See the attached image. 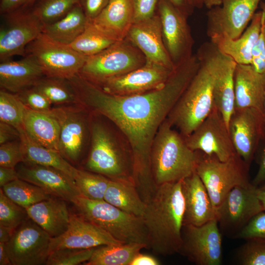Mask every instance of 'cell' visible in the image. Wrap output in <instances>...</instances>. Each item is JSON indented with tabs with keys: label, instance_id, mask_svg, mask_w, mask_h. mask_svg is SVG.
<instances>
[{
	"label": "cell",
	"instance_id": "obj_1",
	"mask_svg": "<svg viewBox=\"0 0 265 265\" xmlns=\"http://www.w3.org/2000/svg\"><path fill=\"white\" fill-rule=\"evenodd\" d=\"M196 54L176 66L162 86L146 93L119 96L106 92L79 74L68 79L79 103L104 116L122 132L129 143L132 177L142 198L148 201L156 186L151 151L156 134L199 67Z\"/></svg>",
	"mask_w": 265,
	"mask_h": 265
},
{
	"label": "cell",
	"instance_id": "obj_2",
	"mask_svg": "<svg viewBox=\"0 0 265 265\" xmlns=\"http://www.w3.org/2000/svg\"><path fill=\"white\" fill-rule=\"evenodd\" d=\"M182 180L156 186L146 203L142 217L148 248L156 254L167 256L178 253L181 246L185 214Z\"/></svg>",
	"mask_w": 265,
	"mask_h": 265
},
{
	"label": "cell",
	"instance_id": "obj_3",
	"mask_svg": "<svg viewBox=\"0 0 265 265\" xmlns=\"http://www.w3.org/2000/svg\"><path fill=\"white\" fill-rule=\"evenodd\" d=\"M216 50L211 41L204 43L198 49L196 54L199 68L167 118L184 137L197 128L214 106Z\"/></svg>",
	"mask_w": 265,
	"mask_h": 265
},
{
	"label": "cell",
	"instance_id": "obj_4",
	"mask_svg": "<svg viewBox=\"0 0 265 265\" xmlns=\"http://www.w3.org/2000/svg\"><path fill=\"white\" fill-rule=\"evenodd\" d=\"M198 152L166 118L159 127L151 151V171L156 186L182 180L195 172Z\"/></svg>",
	"mask_w": 265,
	"mask_h": 265
},
{
	"label": "cell",
	"instance_id": "obj_5",
	"mask_svg": "<svg viewBox=\"0 0 265 265\" xmlns=\"http://www.w3.org/2000/svg\"><path fill=\"white\" fill-rule=\"evenodd\" d=\"M77 214L103 229L122 243L136 242L148 246L142 217L127 213L103 200L78 196L72 203Z\"/></svg>",
	"mask_w": 265,
	"mask_h": 265
},
{
	"label": "cell",
	"instance_id": "obj_6",
	"mask_svg": "<svg viewBox=\"0 0 265 265\" xmlns=\"http://www.w3.org/2000/svg\"><path fill=\"white\" fill-rule=\"evenodd\" d=\"M198 152L195 172L204 184L215 211L237 186H247L249 167L236 153L226 161Z\"/></svg>",
	"mask_w": 265,
	"mask_h": 265
},
{
	"label": "cell",
	"instance_id": "obj_7",
	"mask_svg": "<svg viewBox=\"0 0 265 265\" xmlns=\"http://www.w3.org/2000/svg\"><path fill=\"white\" fill-rule=\"evenodd\" d=\"M90 135L91 147L85 170L112 180L134 183L132 161L117 145L108 129L101 122L92 121Z\"/></svg>",
	"mask_w": 265,
	"mask_h": 265
},
{
	"label": "cell",
	"instance_id": "obj_8",
	"mask_svg": "<svg viewBox=\"0 0 265 265\" xmlns=\"http://www.w3.org/2000/svg\"><path fill=\"white\" fill-rule=\"evenodd\" d=\"M146 58L128 39L88 56L79 74L93 83L121 76L144 65Z\"/></svg>",
	"mask_w": 265,
	"mask_h": 265
},
{
	"label": "cell",
	"instance_id": "obj_9",
	"mask_svg": "<svg viewBox=\"0 0 265 265\" xmlns=\"http://www.w3.org/2000/svg\"><path fill=\"white\" fill-rule=\"evenodd\" d=\"M33 57L45 76L69 79L79 73L87 56L70 45L56 41L41 33L26 49V56Z\"/></svg>",
	"mask_w": 265,
	"mask_h": 265
},
{
	"label": "cell",
	"instance_id": "obj_10",
	"mask_svg": "<svg viewBox=\"0 0 265 265\" xmlns=\"http://www.w3.org/2000/svg\"><path fill=\"white\" fill-rule=\"evenodd\" d=\"M258 190L251 183L235 186L227 194L216 211L222 234L235 238L253 217L264 211Z\"/></svg>",
	"mask_w": 265,
	"mask_h": 265
},
{
	"label": "cell",
	"instance_id": "obj_11",
	"mask_svg": "<svg viewBox=\"0 0 265 265\" xmlns=\"http://www.w3.org/2000/svg\"><path fill=\"white\" fill-rule=\"evenodd\" d=\"M178 253L197 265H220L222 262V236L217 220L201 226L184 225Z\"/></svg>",
	"mask_w": 265,
	"mask_h": 265
},
{
	"label": "cell",
	"instance_id": "obj_12",
	"mask_svg": "<svg viewBox=\"0 0 265 265\" xmlns=\"http://www.w3.org/2000/svg\"><path fill=\"white\" fill-rule=\"evenodd\" d=\"M80 104L53 107L50 112L60 127L59 152L70 163H77L85 145L90 131L86 113Z\"/></svg>",
	"mask_w": 265,
	"mask_h": 265
},
{
	"label": "cell",
	"instance_id": "obj_13",
	"mask_svg": "<svg viewBox=\"0 0 265 265\" xmlns=\"http://www.w3.org/2000/svg\"><path fill=\"white\" fill-rule=\"evenodd\" d=\"M262 0H222L208 9L207 34L211 39L224 35L239 37L250 24Z\"/></svg>",
	"mask_w": 265,
	"mask_h": 265
},
{
	"label": "cell",
	"instance_id": "obj_14",
	"mask_svg": "<svg viewBox=\"0 0 265 265\" xmlns=\"http://www.w3.org/2000/svg\"><path fill=\"white\" fill-rule=\"evenodd\" d=\"M52 237L28 217L6 243L12 265H46Z\"/></svg>",
	"mask_w": 265,
	"mask_h": 265
},
{
	"label": "cell",
	"instance_id": "obj_15",
	"mask_svg": "<svg viewBox=\"0 0 265 265\" xmlns=\"http://www.w3.org/2000/svg\"><path fill=\"white\" fill-rule=\"evenodd\" d=\"M185 138L192 150L214 156L221 161H226L237 153L228 128L214 105L207 117Z\"/></svg>",
	"mask_w": 265,
	"mask_h": 265
},
{
	"label": "cell",
	"instance_id": "obj_16",
	"mask_svg": "<svg viewBox=\"0 0 265 265\" xmlns=\"http://www.w3.org/2000/svg\"><path fill=\"white\" fill-rule=\"evenodd\" d=\"M228 129L236 153L250 167L265 139L264 113L252 107L235 108Z\"/></svg>",
	"mask_w": 265,
	"mask_h": 265
},
{
	"label": "cell",
	"instance_id": "obj_17",
	"mask_svg": "<svg viewBox=\"0 0 265 265\" xmlns=\"http://www.w3.org/2000/svg\"><path fill=\"white\" fill-rule=\"evenodd\" d=\"M157 13L165 47L176 66L193 55L194 41L188 18L166 0H159Z\"/></svg>",
	"mask_w": 265,
	"mask_h": 265
},
{
	"label": "cell",
	"instance_id": "obj_18",
	"mask_svg": "<svg viewBox=\"0 0 265 265\" xmlns=\"http://www.w3.org/2000/svg\"><path fill=\"white\" fill-rule=\"evenodd\" d=\"M174 69L147 61L141 67L126 74L92 83L115 95L140 94L164 85Z\"/></svg>",
	"mask_w": 265,
	"mask_h": 265
},
{
	"label": "cell",
	"instance_id": "obj_19",
	"mask_svg": "<svg viewBox=\"0 0 265 265\" xmlns=\"http://www.w3.org/2000/svg\"><path fill=\"white\" fill-rule=\"evenodd\" d=\"M4 16L0 30V60L15 55L26 56L27 45L42 33L44 25L30 10H21Z\"/></svg>",
	"mask_w": 265,
	"mask_h": 265
},
{
	"label": "cell",
	"instance_id": "obj_20",
	"mask_svg": "<svg viewBox=\"0 0 265 265\" xmlns=\"http://www.w3.org/2000/svg\"><path fill=\"white\" fill-rule=\"evenodd\" d=\"M19 178L34 184L52 196L73 203L79 196L74 180L55 168L23 161L15 167Z\"/></svg>",
	"mask_w": 265,
	"mask_h": 265
},
{
	"label": "cell",
	"instance_id": "obj_21",
	"mask_svg": "<svg viewBox=\"0 0 265 265\" xmlns=\"http://www.w3.org/2000/svg\"><path fill=\"white\" fill-rule=\"evenodd\" d=\"M122 242L106 231L78 214H71L66 231L60 236L52 238L50 252L65 248L88 249Z\"/></svg>",
	"mask_w": 265,
	"mask_h": 265
},
{
	"label": "cell",
	"instance_id": "obj_22",
	"mask_svg": "<svg viewBox=\"0 0 265 265\" xmlns=\"http://www.w3.org/2000/svg\"><path fill=\"white\" fill-rule=\"evenodd\" d=\"M126 38L140 50L147 61L172 70L175 68L163 43L160 21L157 12L151 18L133 23Z\"/></svg>",
	"mask_w": 265,
	"mask_h": 265
},
{
	"label": "cell",
	"instance_id": "obj_23",
	"mask_svg": "<svg viewBox=\"0 0 265 265\" xmlns=\"http://www.w3.org/2000/svg\"><path fill=\"white\" fill-rule=\"evenodd\" d=\"M182 191L185 202L184 225L201 226L216 218L207 190L196 172L182 180Z\"/></svg>",
	"mask_w": 265,
	"mask_h": 265
},
{
	"label": "cell",
	"instance_id": "obj_24",
	"mask_svg": "<svg viewBox=\"0 0 265 265\" xmlns=\"http://www.w3.org/2000/svg\"><path fill=\"white\" fill-rule=\"evenodd\" d=\"M235 108L252 107L264 113L265 74L250 64H237L234 75Z\"/></svg>",
	"mask_w": 265,
	"mask_h": 265
},
{
	"label": "cell",
	"instance_id": "obj_25",
	"mask_svg": "<svg viewBox=\"0 0 265 265\" xmlns=\"http://www.w3.org/2000/svg\"><path fill=\"white\" fill-rule=\"evenodd\" d=\"M236 65L234 60L222 53L217 48L213 103L221 112L228 128L235 110L234 75Z\"/></svg>",
	"mask_w": 265,
	"mask_h": 265
},
{
	"label": "cell",
	"instance_id": "obj_26",
	"mask_svg": "<svg viewBox=\"0 0 265 265\" xmlns=\"http://www.w3.org/2000/svg\"><path fill=\"white\" fill-rule=\"evenodd\" d=\"M45 76L40 65L30 56L26 55L19 60H5L0 63V89L14 94L33 86Z\"/></svg>",
	"mask_w": 265,
	"mask_h": 265
},
{
	"label": "cell",
	"instance_id": "obj_27",
	"mask_svg": "<svg viewBox=\"0 0 265 265\" xmlns=\"http://www.w3.org/2000/svg\"><path fill=\"white\" fill-rule=\"evenodd\" d=\"M133 21L132 0H109L102 12L88 22L110 38L119 41L126 38Z\"/></svg>",
	"mask_w": 265,
	"mask_h": 265
},
{
	"label": "cell",
	"instance_id": "obj_28",
	"mask_svg": "<svg viewBox=\"0 0 265 265\" xmlns=\"http://www.w3.org/2000/svg\"><path fill=\"white\" fill-rule=\"evenodd\" d=\"M263 12L255 13L250 24L236 39L224 35L216 36L211 41L224 54L230 57L238 64H250L252 49L259 38L262 29Z\"/></svg>",
	"mask_w": 265,
	"mask_h": 265
},
{
	"label": "cell",
	"instance_id": "obj_29",
	"mask_svg": "<svg viewBox=\"0 0 265 265\" xmlns=\"http://www.w3.org/2000/svg\"><path fill=\"white\" fill-rule=\"evenodd\" d=\"M28 217L52 238L64 233L69 226L71 215L66 201L52 196L26 209Z\"/></svg>",
	"mask_w": 265,
	"mask_h": 265
},
{
	"label": "cell",
	"instance_id": "obj_30",
	"mask_svg": "<svg viewBox=\"0 0 265 265\" xmlns=\"http://www.w3.org/2000/svg\"><path fill=\"white\" fill-rule=\"evenodd\" d=\"M23 128L36 143L59 151L60 127L50 113L36 111L26 107Z\"/></svg>",
	"mask_w": 265,
	"mask_h": 265
},
{
	"label": "cell",
	"instance_id": "obj_31",
	"mask_svg": "<svg viewBox=\"0 0 265 265\" xmlns=\"http://www.w3.org/2000/svg\"><path fill=\"white\" fill-rule=\"evenodd\" d=\"M18 130L24 150V161L55 168L74 180L78 169L67 161L59 151L36 143L27 135L23 127Z\"/></svg>",
	"mask_w": 265,
	"mask_h": 265
},
{
	"label": "cell",
	"instance_id": "obj_32",
	"mask_svg": "<svg viewBox=\"0 0 265 265\" xmlns=\"http://www.w3.org/2000/svg\"><path fill=\"white\" fill-rule=\"evenodd\" d=\"M104 200L129 214L142 217L146 203L133 183L110 180Z\"/></svg>",
	"mask_w": 265,
	"mask_h": 265
},
{
	"label": "cell",
	"instance_id": "obj_33",
	"mask_svg": "<svg viewBox=\"0 0 265 265\" xmlns=\"http://www.w3.org/2000/svg\"><path fill=\"white\" fill-rule=\"evenodd\" d=\"M87 22L80 5L78 4L61 19L44 25L42 33L56 41L70 45L84 31Z\"/></svg>",
	"mask_w": 265,
	"mask_h": 265
},
{
	"label": "cell",
	"instance_id": "obj_34",
	"mask_svg": "<svg viewBox=\"0 0 265 265\" xmlns=\"http://www.w3.org/2000/svg\"><path fill=\"white\" fill-rule=\"evenodd\" d=\"M146 244L131 242L110 244L98 246L84 265H130L134 256Z\"/></svg>",
	"mask_w": 265,
	"mask_h": 265
},
{
	"label": "cell",
	"instance_id": "obj_35",
	"mask_svg": "<svg viewBox=\"0 0 265 265\" xmlns=\"http://www.w3.org/2000/svg\"><path fill=\"white\" fill-rule=\"evenodd\" d=\"M34 86L55 106L79 104L76 92L68 79L45 76Z\"/></svg>",
	"mask_w": 265,
	"mask_h": 265
},
{
	"label": "cell",
	"instance_id": "obj_36",
	"mask_svg": "<svg viewBox=\"0 0 265 265\" xmlns=\"http://www.w3.org/2000/svg\"><path fill=\"white\" fill-rule=\"evenodd\" d=\"M1 188L9 199L26 209L52 196L41 187L20 178Z\"/></svg>",
	"mask_w": 265,
	"mask_h": 265
},
{
	"label": "cell",
	"instance_id": "obj_37",
	"mask_svg": "<svg viewBox=\"0 0 265 265\" xmlns=\"http://www.w3.org/2000/svg\"><path fill=\"white\" fill-rule=\"evenodd\" d=\"M116 42L88 21L84 31L69 45L76 52L88 57L103 51Z\"/></svg>",
	"mask_w": 265,
	"mask_h": 265
},
{
	"label": "cell",
	"instance_id": "obj_38",
	"mask_svg": "<svg viewBox=\"0 0 265 265\" xmlns=\"http://www.w3.org/2000/svg\"><path fill=\"white\" fill-rule=\"evenodd\" d=\"M109 178L86 170L79 169L74 178L80 196L94 200H103Z\"/></svg>",
	"mask_w": 265,
	"mask_h": 265
},
{
	"label": "cell",
	"instance_id": "obj_39",
	"mask_svg": "<svg viewBox=\"0 0 265 265\" xmlns=\"http://www.w3.org/2000/svg\"><path fill=\"white\" fill-rule=\"evenodd\" d=\"M78 4L79 0H39L31 11L45 25L61 19Z\"/></svg>",
	"mask_w": 265,
	"mask_h": 265
},
{
	"label": "cell",
	"instance_id": "obj_40",
	"mask_svg": "<svg viewBox=\"0 0 265 265\" xmlns=\"http://www.w3.org/2000/svg\"><path fill=\"white\" fill-rule=\"evenodd\" d=\"M26 107L14 93L0 90V121L10 124L18 130L23 127Z\"/></svg>",
	"mask_w": 265,
	"mask_h": 265
},
{
	"label": "cell",
	"instance_id": "obj_41",
	"mask_svg": "<svg viewBox=\"0 0 265 265\" xmlns=\"http://www.w3.org/2000/svg\"><path fill=\"white\" fill-rule=\"evenodd\" d=\"M25 208L9 199L0 189V225L16 229L28 218Z\"/></svg>",
	"mask_w": 265,
	"mask_h": 265
},
{
	"label": "cell",
	"instance_id": "obj_42",
	"mask_svg": "<svg viewBox=\"0 0 265 265\" xmlns=\"http://www.w3.org/2000/svg\"><path fill=\"white\" fill-rule=\"evenodd\" d=\"M238 249L235 259L241 265H265V240L251 238Z\"/></svg>",
	"mask_w": 265,
	"mask_h": 265
},
{
	"label": "cell",
	"instance_id": "obj_43",
	"mask_svg": "<svg viewBox=\"0 0 265 265\" xmlns=\"http://www.w3.org/2000/svg\"><path fill=\"white\" fill-rule=\"evenodd\" d=\"M95 248H65L53 251L50 252L46 265H77L84 264L90 259Z\"/></svg>",
	"mask_w": 265,
	"mask_h": 265
},
{
	"label": "cell",
	"instance_id": "obj_44",
	"mask_svg": "<svg viewBox=\"0 0 265 265\" xmlns=\"http://www.w3.org/2000/svg\"><path fill=\"white\" fill-rule=\"evenodd\" d=\"M15 94L25 106L31 110L50 113L53 108L49 99L34 86Z\"/></svg>",
	"mask_w": 265,
	"mask_h": 265
},
{
	"label": "cell",
	"instance_id": "obj_45",
	"mask_svg": "<svg viewBox=\"0 0 265 265\" xmlns=\"http://www.w3.org/2000/svg\"><path fill=\"white\" fill-rule=\"evenodd\" d=\"M24 160V150L20 139L0 144V166L15 168Z\"/></svg>",
	"mask_w": 265,
	"mask_h": 265
},
{
	"label": "cell",
	"instance_id": "obj_46",
	"mask_svg": "<svg viewBox=\"0 0 265 265\" xmlns=\"http://www.w3.org/2000/svg\"><path fill=\"white\" fill-rule=\"evenodd\" d=\"M235 238H257L265 240V211L253 217Z\"/></svg>",
	"mask_w": 265,
	"mask_h": 265
},
{
	"label": "cell",
	"instance_id": "obj_47",
	"mask_svg": "<svg viewBox=\"0 0 265 265\" xmlns=\"http://www.w3.org/2000/svg\"><path fill=\"white\" fill-rule=\"evenodd\" d=\"M159 0H132L134 22L147 20L156 14Z\"/></svg>",
	"mask_w": 265,
	"mask_h": 265
},
{
	"label": "cell",
	"instance_id": "obj_48",
	"mask_svg": "<svg viewBox=\"0 0 265 265\" xmlns=\"http://www.w3.org/2000/svg\"><path fill=\"white\" fill-rule=\"evenodd\" d=\"M250 65L258 73L265 74V40L262 29L252 49Z\"/></svg>",
	"mask_w": 265,
	"mask_h": 265
},
{
	"label": "cell",
	"instance_id": "obj_49",
	"mask_svg": "<svg viewBox=\"0 0 265 265\" xmlns=\"http://www.w3.org/2000/svg\"><path fill=\"white\" fill-rule=\"evenodd\" d=\"M109 0H79L80 5L88 21L96 18L104 10Z\"/></svg>",
	"mask_w": 265,
	"mask_h": 265
},
{
	"label": "cell",
	"instance_id": "obj_50",
	"mask_svg": "<svg viewBox=\"0 0 265 265\" xmlns=\"http://www.w3.org/2000/svg\"><path fill=\"white\" fill-rule=\"evenodd\" d=\"M36 1L37 0H0V13L4 15L16 11L25 10Z\"/></svg>",
	"mask_w": 265,
	"mask_h": 265
},
{
	"label": "cell",
	"instance_id": "obj_51",
	"mask_svg": "<svg viewBox=\"0 0 265 265\" xmlns=\"http://www.w3.org/2000/svg\"><path fill=\"white\" fill-rule=\"evenodd\" d=\"M256 154L257 155V161L258 170L254 178L252 184L257 186L265 183V139L262 142Z\"/></svg>",
	"mask_w": 265,
	"mask_h": 265
},
{
	"label": "cell",
	"instance_id": "obj_52",
	"mask_svg": "<svg viewBox=\"0 0 265 265\" xmlns=\"http://www.w3.org/2000/svg\"><path fill=\"white\" fill-rule=\"evenodd\" d=\"M19 131L14 126L0 121V144L20 139Z\"/></svg>",
	"mask_w": 265,
	"mask_h": 265
},
{
	"label": "cell",
	"instance_id": "obj_53",
	"mask_svg": "<svg viewBox=\"0 0 265 265\" xmlns=\"http://www.w3.org/2000/svg\"><path fill=\"white\" fill-rule=\"evenodd\" d=\"M19 179L18 173L15 168L0 166V186Z\"/></svg>",
	"mask_w": 265,
	"mask_h": 265
},
{
	"label": "cell",
	"instance_id": "obj_54",
	"mask_svg": "<svg viewBox=\"0 0 265 265\" xmlns=\"http://www.w3.org/2000/svg\"><path fill=\"white\" fill-rule=\"evenodd\" d=\"M160 262L154 257L139 252L131 261L130 265H159Z\"/></svg>",
	"mask_w": 265,
	"mask_h": 265
},
{
	"label": "cell",
	"instance_id": "obj_55",
	"mask_svg": "<svg viewBox=\"0 0 265 265\" xmlns=\"http://www.w3.org/2000/svg\"><path fill=\"white\" fill-rule=\"evenodd\" d=\"M187 18L194 10L189 0H166Z\"/></svg>",
	"mask_w": 265,
	"mask_h": 265
},
{
	"label": "cell",
	"instance_id": "obj_56",
	"mask_svg": "<svg viewBox=\"0 0 265 265\" xmlns=\"http://www.w3.org/2000/svg\"><path fill=\"white\" fill-rule=\"evenodd\" d=\"M15 230L0 225V242L7 243L11 238Z\"/></svg>",
	"mask_w": 265,
	"mask_h": 265
},
{
	"label": "cell",
	"instance_id": "obj_57",
	"mask_svg": "<svg viewBox=\"0 0 265 265\" xmlns=\"http://www.w3.org/2000/svg\"><path fill=\"white\" fill-rule=\"evenodd\" d=\"M0 265H12L6 243L3 242H0Z\"/></svg>",
	"mask_w": 265,
	"mask_h": 265
},
{
	"label": "cell",
	"instance_id": "obj_58",
	"mask_svg": "<svg viewBox=\"0 0 265 265\" xmlns=\"http://www.w3.org/2000/svg\"><path fill=\"white\" fill-rule=\"evenodd\" d=\"M259 5L261 9V10L263 12L262 30L264 38H265V2L261 1Z\"/></svg>",
	"mask_w": 265,
	"mask_h": 265
},
{
	"label": "cell",
	"instance_id": "obj_59",
	"mask_svg": "<svg viewBox=\"0 0 265 265\" xmlns=\"http://www.w3.org/2000/svg\"><path fill=\"white\" fill-rule=\"evenodd\" d=\"M222 0H205L204 6L208 9L220 4Z\"/></svg>",
	"mask_w": 265,
	"mask_h": 265
},
{
	"label": "cell",
	"instance_id": "obj_60",
	"mask_svg": "<svg viewBox=\"0 0 265 265\" xmlns=\"http://www.w3.org/2000/svg\"><path fill=\"white\" fill-rule=\"evenodd\" d=\"M190 4L194 8H201L204 6L205 0H189Z\"/></svg>",
	"mask_w": 265,
	"mask_h": 265
},
{
	"label": "cell",
	"instance_id": "obj_61",
	"mask_svg": "<svg viewBox=\"0 0 265 265\" xmlns=\"http://www.w3.org/2000/svg\"><path fill=\"white\" fill-rule=\"evenodd\" d=\"M258 196L262 204L264 210L265 211V191L261 190L258 188Z\"/></svg>",
	"mask_w": 265,
	"mask_h": 265
},
{
	"label": "cell",
	"instance_id": "obj_62",
	"mask_svg": "<svg viewBox=\"0 0 265 265\" xmlns=\"http://www.w3.org/2000/svg\"><path fill=\"white\" fill-rule=\"evenodd\" d=\"M258 188L260 190L265 191V183L262 185L261 186H260V187H258Z\"/></svg>",
	"mask_w": 265,
	"mask_h": 265
},
{
	"label": "cell",
	"instance_id": "obj_63",
	"mask_svg": "<svg viewBox=\"0 0 265 265\" xmlns=\"http://www.w3.org/2000/svg\"><path fill=\"white\" fill-rule=\"evenodd\" d=\"M264 119H265V102H264Z\"/></svg>",
	"mask_w": 265,
	"mask_h": 265
}]
</instances>
